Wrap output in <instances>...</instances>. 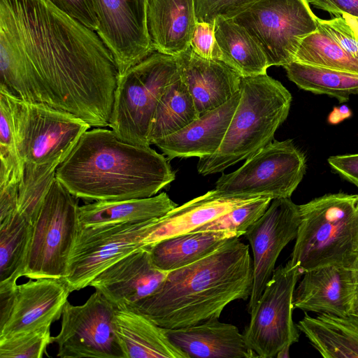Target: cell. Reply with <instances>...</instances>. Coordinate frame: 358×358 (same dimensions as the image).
I'll return each mask as SVG.
<instances>
[{"label":"cell","instance_id":"cell-1","mask_svg":"<svg viewBox=\"0 0 358 358\" xmlns=\"http://www.w3.org/2000/svg\"><path fill=\"white\" fill-rule=\"evenodd\" d=\"M0 85L27 101L109 125L119 72L96 31L50 0H0Z\"/></svg>","mask_w":358,"mask_h":358},{"label":"cell","instance_id":"cell-2","mask_svg":"<svg viewBox=\"0 0 358 358\" xmlns=\"http://www.w3.org/2000/svg\"><path fill=\"white\" fill-rule=\"evenodd\" d=\"M252 284L249 247L236 237L205 257L169 271L155 292L123 308L164 329L189 327L219 318L231 302L248 299Z\"/></svg>","mask_w":358,"mask_h":358},{"label":"cell","instance_id":"cell-3","mask_svg":"<svg viewBox=\"0 0 358 358\" xmlns=\"http://www.w3.org/2000/svg\"><path fill=\"white\" fill-rule=\"evenodd\" d=\"M56 179L85 201L147 198L176 178L169 159L150 146L128 143L111 129L85 131L58 166Z\"/></svg>","mask_w":358,"mask_h":358},{"label":"cell","instance_id":"cell-4","mask_svg":"<svg viewBox=\"0 0 358 358\" xmlns=\"http://www.w3.org/2000/svg\"><path fill=\"white\" fill-rule=\"evenodd\" d=\"M292 100L291 93L267 73L241 77L238 103L224 139L213 155L199 158L198 173H221L272 142Z\"/></svg>","mask_w":358,"mask_h":358},{"label":"cell","instance_id":"cell-5","mask_svg":"<svg viewBox=\"0 0 358 358\" xmlns=\"http://www.w3.org/2000/svg\"><path fill=\"white\" fill-rule=\"evenodd\" d=\"M290 261L303 273L327 265L351 268L358 257V194H328L299 205Z\"/></svg>","mask_w":358,"mask_h":358},{"label":"cell","instance_id":"cell-6","mask_svg":"<svg viewBox=\"0 0 358 358\" xmlns=\"http://www.w3.org/2000/svg\"><path fill=\"white\" fill-rule=\"evenodd\" d=\"M180 77L176 57L153 51L119 76L109 127L124 141L150 146L148 135L166 87Z\"/></svg>","mask_w":358,"mask_h":358},{"label":"cell","instance_id":"cell-7","mask_svg":"<svg viewBox=\"0 0 358 358\" xmlns=\"http://www.w3.org/2000/svg\"><path fill=\"white\" fill-rule=\"evenodd\" d=\"M78 198L55 178L37 218L23 276L65 279L80 226Z\"/></svg>","mask_w":358,"mask_h":358},{"label":"cell","instance_id":"cell-8","mask_svg":"<svg viewBox=\"0 0 358 358\" xmlns=\"http://www.w3.org/2000/svg\"><path fill=\"white\" fill-rule=\"evenodd\" d=\"M17 148L25 166H59L90 124L46 103L22 100L10 93Z\"/></svg>","mask_w":358,"mask_h":358},{"label":"cell","instance_id":"cell-9","mask_svg":"<svg viewBox=\"0 0 358 358\" xmlns=\"http://www.w3.org/2000/svg\"><path fill=\"white\" fill-rule=\"evenodd\" d=\"M306 170V157L292 139L273 140L235 171L222 173L213 189L225 197L290 198Z\"/></svg>","mask_w":358,"mask_h":358},{"label":"cell","instance_id":"cell-10","mask_svg":"<svg viewBox=\"0 0 358 358\" xmlns=\"http://www.w3.org/2000/svg\"><path fill=\"white\" fill-rule=\"evenodd\" d=\"M233 20L257 42L268 67L294 61L301 40L317 29L308 0H257Z\"/></svg>","mask_w":358,"mask_h":358},{"label":"cell","instance_id":"cell-11","mask_svg":"<svg viewBox=\"0 0 358 358\" xmlns=\"http://www.w3.org/2000/svg\"><path fill=\"white\" fill-rule=\"evenodd\" d=\"M301 275L299 266L290 260L279 266L250 313V321L243 335L258 357H276L280 350L299 341L292 312L294 294Z\"/></svg>","mask_w":358,"mask_h":358},{"label":"cell","instance_id":"cell-12","mask_svg":"<svg viewBox=\"0 0 358 358\" xmlns=\"http://www.w3.org/2000/svg\"><path fill=\"white\" fill-rule=\"evenodd\" d=\"M150 222L151 220L96 226L80 224L65 278L71 292L89 286L103 270L143 247Z\"/></svg>","mask_w":358,"mask_h":358},{"label":"cell","instance_id":"cell-13","mask_svg":"<svg viewBox=\"0 0 358 358\" xmlns=\"http://www.w3.org/2000/svg\"><path fill=\"white\" fill-rule=\"evenodd\" d=\"M117 307L96 290L87 301L64 305L59 333L53 337L61 358H125L115 334Z\"/></svg>","mask_w":358,"mask_h":358},{"label":"cell","instance_id":"cell-14","mask_svg":"<svg viewBox=\"0 0 358 358\" xmlns=\"http://www.w3.org/2000/svg\"><path fill=\"white\" fill-rule=\"evenodd\" d=\"M96 33L111 52L119 76L154 50L147 25L148 0H92Z\"/></svg>","mask_w":358,"mask_h":358},{"label":"cell","instance_id":"cell-15","mask_svg":"<svg viewBox=\"0 0 358 358\" xmlns=\"http://www.w3.org/2000/svg\"><path fill=\"white\" fill-rule=\"evenodd\" d=\"M299 224V205L290 198L274 199L262 217L244 234L253 255V284L248 304L249 313L272 277L281 251L296 239Z\"/></svg>","mask_w":358,"mask_h":358},{"label":"cell","instance_id":"cell-16","mask_svg":"<svg viewBox=\"0 0 358 358\" xmlns=\"http://www.w3.org/2000/svg\"><path fill=\"white\" fill-rule=\"evenodd\" d=\"M168 273L157 267L149 250L141 247L103 270L89 286L117 308L127 307L155 292Z\"/></svg>","mask_w":358,"mask_h":358},{"label":"cell","instance_id":"cell-17","mask_svg":"<svg viewBox=\"0 0 358 358\" xmlns=\"http://www.w3.org/2000/svg\"><path fill=\"white\" fill-rule=\"evenodd\" d=\"M70 293L66 279L41 278L17 285L10 316L0 328V338L51 326L62 315Z\"/></svg>","mask_w":358,"mask_h":358},{"label":"cell","instance_id":"cell-18","mask_svg":"<svg viewBox=\"0 0 358 358\" xmlns=\"http://www.w3.org/2000/svg\"><path fill=\"white\" fill-rule=\"evenodd\" d=\"M176 57L180 78L199 116L222 106L240 90L241 77L222 61L202 58L191 47Z\"/></svg>","mask_w":358,"mask_h":358},{"label":"cell","instance_id":"cell-19","mask_svg":"<svg viewBox=\"0 0 358 358\" xmlns=\"http://www.w3.org/2000/svg\"><path fill=\"white\" fill-rule=\"evenodd\" d=\"M355 299L351 268L327 265L303 273L295 288L294 307L305 312L345 316Z\"/></svg>","mask_w":358,"mask_h":358},{"label":"cell","instance_id":"cell-20","mask_svg":"<svg viewBox=\"0 0 358 358\" xmlns=\"http://www.w3.org/2000/svg\"><path fill=\"white\" fill-rule=\"evenodd\" d=\"M240 98V90L222 106L200 116L180 131L156 141L169 160L213 155L220 148Z\"/></svg>","mask_w":358,"mask_h":358},{"label":"cell","instance_id":"cell-21","mask_svg":"<svg viewBox=\"0 0 358 358\" xmlns=\"http://www.w3.org/2000/svg\"><path fill=\"white\" fill-rule=\"evenodd\" d=\"M171 342L188 358H254L243 334L231 324L213 318L177 329H164Z\"/></svg>","mask_w":358,"mask_h":358},{"label":"cell","instance_id":"cell-22","mask_svg":"<svg viewBox=\"0 0 358 358\" xmlns=\"http://www.w3.org/2000/svg\"><path fill=\"white\" fill-rule=\"evenodd\" d=\"M259 197H225L214 189L178 206L166 215L150 222V229L143 241V247L160 241L194 231L201 225L231 209Z\"/></svg>","mask_w":358,"mask_h":358},{"label":"cell","instance_id":"cell-23","mask_svg":"<svg viewBox=\"0 0 358 358\" xmlns=\"http://www.w3.org/2000/svg\"><path fill=\"white\" fill-rule=\"evenodd\" d=\"M196 22L194 0H148L147 25L155 51L174 57L185 52Z\"/></svg>","mask_w":358,"mask_h":358},{"label":"cell","instance_id":"cell-24","mask_svg":"<svg viewBox=\"0 0 358 358\" xmlns=\"http://www.w3.org/2000/svg\"><path fill=\"white\" fill-rule=\"evenodd\" d=\"M114 326L125 358H188L171 342L164 328L141 313L117 308Z\"/></svg>","mask_w":358,"mask_h":358},{"label":"cell","instance_id":"cell-25","mask_svg":"<svg viewBox=\"0 0 358 358\" xmlns=\"http://www.w3.org/2000/svg\"><path fill=\"white\" fill-rule=\"evenodd\" d=\"M324 358H358V317L307 313L296 324Z\"/></svg>","mask_w":358,"mask_h":358},{"label":"cell","instance_id":"cell-26","mask_svg":"<svg viewBox=\"0 0 358 358\" xmlns=\"http://www.w3.org/2000/svg\"><path fill=\"white\" fill-rule=\"evenodd\" d=\"M178 206L166 192L147 198L95 201L78 207L82 226L139 222L160 217Z\"/></svg>","mask_w":358,"mask_h":358},{"label":"cell","instance_id":"cell-27","mask_svg":"<svg viewBox=\"0 0 358 358\" xmlns=\"http://www.w3.org/2000/svg\"><path fill=\"white\" fill-rule=\"evenodd\" d=\"M243 236L227 231L189 232L145 246L154 264L171 271L195 262L215 251L229 240Z\"/></svg>","mask_w":358,"mask_h":358},{"label":"cell","instance_id":"cell-28","mask_svg":"<svg viewBox=\"0 0 358 358\" xmlns=\"http://www.w3.org/2000/svg\"><path fill=\"white\" fill-rule=\"evenodd\" d=\"M214 31L221 61L241 77L266 74V55L245 28L233 19L219 17L214 23Z\"/></svg>","mask_w":358,"mask_h":358},{"label":"cell","instance_id":"cell-29","mask_svg":"<svg viewBox=\"0 0 358 358\" xmlns=\"http://www.w3.org/2000/svg\"><path fill=\"white\" fill-rule=\"evenodd\" d=\"M199 116L194 100L180 77L166 87L159 99L148 135L150 145L183 129Z\"/></svg>","mask_w":358,"mask_h":358},{"label":"cell","instance_id":"cell-30","mask_svg":"<svg viewBox=\"0 0 358 358\" xmlns=\"http://www.w3.org/2000/svg\"><path fill=\"white\" fill-rule=\"evenodd\" d=\"M32 224L18 211L0 222V284L16 285L23 276Z\"/></svg>","mask_w":358,"mask_h":358},{"label":"cell","instance_id":"cell-31","mask_svg":"<svg viewBox=\"0 0 358 358\" xmlns=\"http://www.w3.org/2000/svg\"><path fill=\"white\" fill-rule=\"evenodd\" d=\"M288 78L300 89L327 94L343 103L358 94V74L292 61L285 65Z\"/></svg>","mask_w":358,"mask_h":358},{"label":"cell","instance_id":"cell-32","mask_svg":"<svg viewBox=\"0 0 358 358\" xmlns=\"http://www.w3.org/2000/svg\"><path fill=\"white\" fill-rule=\"evenodd\" d=\"M294 61L358 74V61L318 27L301 40Z\"/></svg>","mask_w":358,"mask_h":358},{"label":"cell","instance_id":"cell-33","mask_svg":"<svg viewBox=\"0 0 358 358\" xmlns=\"http://www.w3.org/2000/svg\"><path fill=\"white\" fill-rule=\"evenodd\" d=\"M57 167V165L24 167V178L19 189L17 211L31 224L37 218Z\"/></svg>","mask_w":358,"mask_h":358},{"label":"cell","instance_id":"cell-34","mask_svg":"<svg viewBox=\"0 0 358 358\" xmlns=\"http://www.w3.org/2000/svg\"><path fill=\"white\" fill-rule=\"evenodd\" d=\"M271 201L270 197H259L231 209L192 232L227 231L244 236L248 229L265 213Z\"/></svg>","mask_w":358,"mask_h":358},{"label":"cell","instance_id":"cell-35","mask_svg":"<svg viewBox=\"0 0 358 358\" xmlns=\"http://www.w3.org/2000/svg\"><path fill=\"white\" fill-rule=\"evenodd\" d=\"M50 327L0 338L1 358H41L53 341Z\"/></svg>","mask_w":358,"mask_h":358},{"label":"cell","instance_id":"cell-36","mask_svg":"<svg viewBox=\"0 0 358 358\" xmlns=\"http://www.w3.org/2000/svg\"><path fill=\"white\" fill-rule=\"evenodd\" d=\"M257 0H194L198 22L215 23L221 17L233 19Z\"/></svg>","mask_w":358,"mask_h":358},{"label":"cell","instance_id":"cell-37","mask_svg":"<svg viewBox=\"0 0 358 358\" xmlns=\"http://www.w3.org/2000/svg\"><path fill=\"white\" fill-rule=\"evenodd\" d=\"M317 27L331 36L350 56L358 61V35L343 17H317Z\"/></svg>","mask_w":358,"mask_h":358},{"label":"cell","instance_id":"cell-38","mask_svg":"<svg viewBox=\"0 0 358 358\" xmlns=\"http://www.w3.org/2000/svg\"><path fill=\"white\" fill-rule=\"evenodd\" d=\"M190 47L202 58L221 60V51L215 38L213 24L197 22Z\"/></svg>","mask_w":358,"mask_h":358},{"label":"cell","instance_id":"cell-39","mask_svg":"<svg viewBox=\"0 0 358 358\" xmlns=\"http://www.w3.org/2000/svg\"><path fill=\"white\" fill-rule=\"evenodd\" d=\"M59 9L96 31L99 22L92 0H50Z\"/></svg>","mask_w":358,"mask_h":358},{"label":"cell","instance_id":"cell-40","mask_svg":"<svg viewBox=\"0 0 358 358\" xmlns=\"http://www.w3.org/2000/svg\"><path fill=\"white\" fill-rule=\"evenodd\" d=\"M327 161L333 170L358 187V154L331 156Z\"/></svg>","mask_w":358,"mask_h":358},{"label":"cell","instance_id":"cell-41","mask_svg":"<svg viewBox=\"0 0 358 358\" xmlns=\"http://www.w3.org/2000/svg\"><path fill=\"white\" fill-rule=\"evenodd\" d=\"M315 8L331 15L343 14L358 17V0H308Z\"/></svg>","mask_w":358,"mask_h":358},{"label":"cell","instance_id":"cell-42","mask_svg":"<svg viewBox=\"0 0 358 358\" xmlns=\"http://www.w3.org/2000/svg\"><path fill=\"white\" fill-rule=\"evenodd\" d=\"M17 285L0 284V328L6 324L10 316Z\"/></svg>","mask_w":358,"mask_h":358},{"label":"cell","instance_id":"cell-43","mask_svg":"<svg viewBox=\"0 0 358 358\" xmlns=\"http://www.w3.org/2000/svg\"><path fill=\"white\" fill-rule=\"evenodd\" d=\"M352 115V111L346 105L334 107L328 116V122L331 124H337Z\"/></svg>","mask_w":358,"mask_h":358},{"label":"cell","instance_id":"cell-44","mask_svg":"<svg viewBox=\"0 0 358 358\" xmlns=\"http://www.w3.org/2000/svg\"><path fill=\"white\" fill-rule=\"evenodd\" d=\"M351 270L355 285V298L358 299V257L355 259Z\"/></svg>","mask_w":358,"mask_h":358},{"label":"cell","instance_id":"cell-45","mask_svg":"<svg viewBox=\"0 0 358 358\" xmlns=\"http://www.w3.org/2000/svg\"><path fill=\"white\" fill-rule=\"evenodd\" d=\"M342 17L347 21L355 32L358 35V17L345 14L342 15Z\"/></svg>","mask_w":358,"mask_h":358},{"label":"cell","instance_id":"cell-46","mask_svg":"<svg viewBox=\"0 0 358 358\" xmlns=\"http://www.w3.org/2000/svg\"><path fill=\"white\" fill-rule=\"evenodd\" d=\"M358 317V299L355 298L353 302L351 313Z\"/></svg>","mask_w":358,"mask_h":358}]
</instances>
